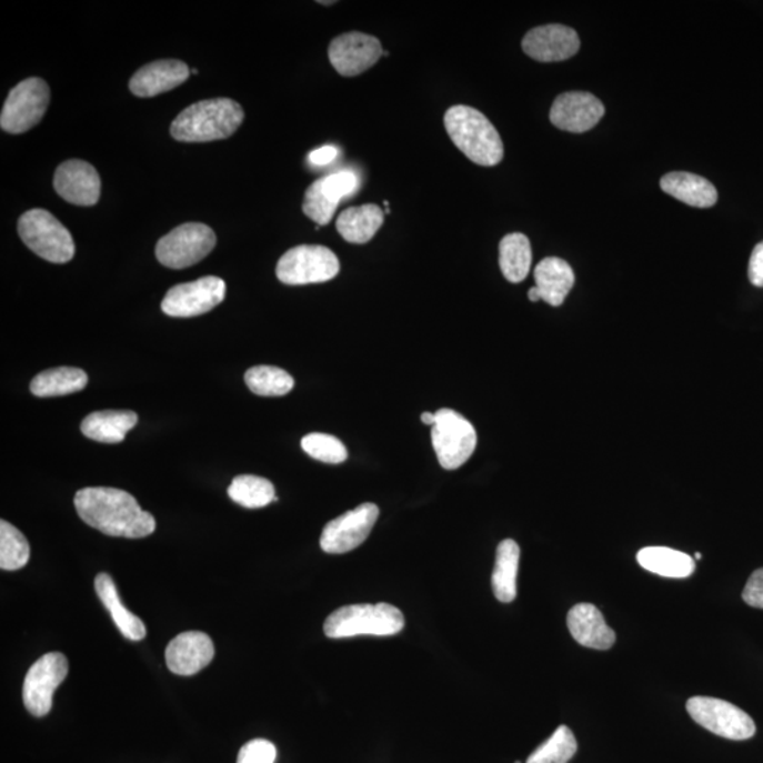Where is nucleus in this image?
Segmentation results:
<instances>
[{
	"instance_id": "1",
	"label": "nucleus",
	"mask_w": 763,
	"mask_h": 763,
	"mask_svg": "<svg viewBox=\"0 0 763 763\" xmlns=\"http://www.w3.org/2000/svg\"><path fill=\"white\" fill-rule=\"evenodd\" d=\"M74 505L82 521L108 536L142 539L155 531L152 513L117 488H84L77 492Z\"/></svg>"
},
{
	"instance_id": "2",
	"label": "nucleus",
	"mask_w": 763,
	"mask_h": 763,
	"mask_svg": "<svg viewBox=\"0 0 763 763\" xmlns=\"http://www.w3.org/2000/svg\"><path fill=\"white\" fill-rule=\"evenodd\" d=\"M245 112L230 98H215L185 108L171 123L170 133L179 142L205 143L232 137Z\"/></svg>"
},
{
	"instance_id": "3",
	"label": "nucleus",
	"mask_w": 763,
	"mask_h": 763,
	"mask_svg": "<svg viewBox=\"0 0 763 763\" xmlns=\"http://www.w3.org/2000/svg\"><path fill=\"white\" fill-rule=\"evenodd\" d=\"M444 124L455 147L471 162L485 165V168H492L502 162V139L484 113L471 107H451L445 112Z\"/></svg>"
},
{
	"instance_id": "4",
	"label": "nucleus",
	"mask_w": 763,
	"mask_h": 763,
	"mask_svg": "<svg viewBox=\"0 0 763 763\" xmlns=\"http://www.w3.org/2000/svg\"><path fill=\"white\" fill-rule=\"evenodd\" d=\"M404 628L401 610L386 602L341 606L327 618L324 633L331 640L360 635L392 636Z\"/></svg>"
},
{
	"instance_id": "5",
	"label": "nucleus",
	"mask_w": 763,
	"mask_h": 763,
	"mask_svg": "<svg viewBox=\"0 0 763 763\" xmlns=\"http://www.w3.org/2000/svg\"><path fill=\"white\" fill-rule=\"evenodd\" d=\"M19 237L38 257L51 263L70 262L76 254L71 233L49 211L34 209L24 212L18 224Z\"/></svg>"
},
{
	"instance_id": "6",
	"label": "nucleus",
	"mask_w": 763,
	"mask_h": 763,
	"mask_svg": "<svg viewBox=\"0 0 763 763\" xmlns=\"http://www.w3.org/2000/svg\"><path fill=\"white\" fill-rule=\"evenodd\" d=\"M432 428V443L444 470L453 471L464 465L476 449L474 425L455 410L440 409Z\"/></svg>"
},
{
	"instance_id": "7",
	"label": "nucleus",
	"mask_w": 763,
	"mask_h": 763,
	"mask_svg": "<svg viewBox=\"0 0 763 763\" xmlns=\"http://www.w3.org/2000/svg\"><path fill=\"white\" fill-rule=\"evenodd\" d=\"M215 245V232L209 225L187 222L158 242L155 258L165 268L185 269L209 257Z\"/></svg>"
},
{
	"instance_id": "8",
	"label": "nucleus",
	"mask_w": 763,
	"mask_h": 763,
	"mask_svg": "<svg viewBox=\"0 0 763 763\" xmlns=\"http://www.w3.org/2000/svg\"><path fill=\"white\" fill-rule=\"evenodd\" d=\"M340 273V261L331 249L300 245L285 252L277 267L280 282L289 285L324 283Z\"/></svg>"
},
{
	"instance_id": "9",
	"label": "nucleus",
	"mask_w": 763,
	"mask_h": 763,
	"mask_svg": "<svg viewBox=\"0 0 763 763\" xmlns=\"http://www.w3.org/2000/svg\"><path fill=\"white\" fill-rule=\"evenodd\" d=\"M50 103V88L41 78H28L9 92L0 116L4 132L19 134L30 131L43 119Z\"/></svg>"
},
{
	"instance_id": "10",
	"label": "nucleus",
	"mask_w": 763,
	"mask_h": 763,
	"mask_svg": "<svg viewBox=\"0 0 763 763\" xmlns=\"http://www.w3.org/2000/svg\"><path fill=\"white\" fill-rule=\"evenodd\" d=\"M690 717L719 736L726 740H750L756 733L751 715L725 700L714 697H692L686 704Z\"/></svg>"
},
{
	"instance_id": "11",
	"label": "nucleus",
	"mask_w": 763,
	"mask_h": 763,
	"mask_svg": "<svg viewBox=\"0 0 763 763\" xmlns=\"http://www.w3.org/2000/svg\"><path fill=\"white\" fill-rule=\"evenodd\" d=\"M69 674V661L60 652L46 653L29 669L23 683V703L34 717H44L53 707V695Z\"/></svg>"
},
{
	"instance_id": "12",
	"label": "nucleus",
	"mask_w": 763,
	"mask_h": 763,
	"mask_svg": "<svg viewBox=\"0 0 763 763\" xmlns=\"http://www.w3.org/2000/svg\"><path fill=\"white\" fill-rule=\"evenodd\" d=\"M227 284L217 277H205L195 282L174 285L164 295L162 310L170 317L189 319L209 313L225 299Z\"/></svg>"
},
{
	"instance_id": "13",
	"label": "nucleus",
	"mask_w": 763,
	"mask_h": 763,
	"mask_svg": "<svg viewBox=\"0 0 763 763\" xmlns=\"http://www.w3.org/2000/svg\"><path fill=\"white\" fill-rule=\"evenodd\" d=\"M379 518L375 503H362L325 524L320 546L329 554H344L361 546L370 536Z\"/></svg>"
},
{
	"instance_id": "14",
	"label": "nucleus",
	"mask_w": 763,
	"mask_h": 763,
	"mask_svg": "<svg viewBox=\"0 0 763 763\" xmlns=\"http://www.w3.org/2000/svg\"><path fill=\"white\" fill-rule=\"evenodd\" d=\"M358 190V178L350 170L327 175L314 181L305 191L303 212L317 222V225H329L341 200Z\"/></svg>"
},
{
	"instance_id": "15",
	"label": "nucleus",
	"mask_w": 763,
	"mask_h": 763,
	"mask_svg": "<svg viewBox=\"0 0 763 763\" xmlns=\"http://www.w3.org/2000/svg\"><path fill=\"white\" fill-rule=\"evenodd\" d=\"M383 56L382 44L373 36L351 31L331 41V66L342 77H357L370 70Z\"/></svg>"
},
{
	"instance_id": "16",
	"label": "nucleus",
	"mask_w": 763,
	"mask_h": 763,
	"mask_svg": "<svg viewBox=\"0 0 763 763\" xmlns=\"http://www.w3.org/2000/svg\"><path fill=\"white\" fill-rule=\"evenodd\" d=\"M605 107L590 92H565L555 98L550 121L555 128L571 133L591 131L604 117Z\"/></svg>"
},
{
	"instance_id": "17",
	"label": "nucleus",
	"mask_w": 763,
	"mask_h": 763,
	"mask_svg": "<svg viewBox=\"0 0 763 763\" xmlns=\"http://www.w3.org/2000/svg\"><path fill=\"white\" fill-rule=\"evenodd\" d=\"M54 189L70 204L92 207L101 197L100 174L90 163L69 160L57 168Z\"/></svg>"
},
{
	"instance_id": "18",
	"label": "nucleus",
	"mask_w": 763,
	"mask_h": 763,
	"mask_svg": "<svg viewBox=\"0 0 763 763\" xmlns=\"http://www.w3.org/2000/svg\"><path fill=\"white\" fill-rule=\"evenodd\" d=\"M522 49L531 59L540 62L564 61L579 53L580 39L575 30L568 26H540L524 36Z\"/></svg>"
},
{
	"instance_id": "19",
	"label": "nucleus",
	"mask_w": 763,
	"mask_h": 763,
	"mask_svg": "<svg viewBox=\"0 0 763 763\" xmlns=\"http://www.w3.org/2000/svg\"><path fill=\"white\" fill-rule=\"evenodd\" d=\"M215 647L204 632L180 633L165 649V663L171 673L179 676H193L209 666L214 659Z\"/></svg>"
},
{
	"instance_id": "20",
	"label": "nucleus",
	"mask_w": 763,
	"mask_h": 763,
	"mask_svg": "<svg viewBox=\"0 0 763 763\" xmlns=\"http://www.w3.org/2000/svg\"><path fill=\"white\" fill-rule=\"evenodd\" d=\"M190 69L180 60H158L149 62L134 72L129 90L139 98L158 97L169 92L189 80Z\"/></svg>"
},
{
	"instance_id": "21",
	"label": "nucleus",
	"mask_w": 763,
	"mask_h": 763,
	"mask_svg": "<svg viewBox=\"0 0 763 763\" xmlns=\"http://www.w3.org/2000/svg\"><path fill=\"white\" fill-rule=\"evenodd\" d=\"M568 626L581 646L606 651L614 646L615 632L606 625L602 612L593 604H578L570 610Z\"/></svg>"
},
{
	"instance_id": "22",
	"label": "nucleus",
	"mask_w": 763,
	"mask_h": 763,
	"mask_svg": "<svg viewBox=\"0 0 763 763\" xmlns=\"http://www.w3.org/2000/svg\"><path fill=\"white\" fill-rule=\"evenodd\" d=\"M137 423L138 414L131 410H103L88 414L82 420L81 432L98 443L118 444Z\"/></svg>"
},
{
	"instance_id": "23",
	"label": "nucleus",
	"mask_w": 763,
	"mask_h": 763,
	"mask_svg": "<svg viewBox=\"0 0 763 763\" xmlns=\"http://www.w3.org/2000/svg\"><path fill=\"white\" fill-rule=\"evenodd\" d=\"M661 187L664 193L695 209H710L719 200L717 190L707 179L684 171L663 175Z\"/></svg>"
},
{
	"instance_id": "24",
	"label": "nucleus",
	"mask_w": 763,
	"mask_h": 763,
	"mask_svg": "<svg viewBox=\"0 0 763 763\" xmlns=\"http://www.w3.org/2000/svg\"><path fill=\"white\" fill-rule=\"evenodd\" d=\"M534 280L540 298L553 308L564 303L575 283L573 269L560 258L543 259L534 269Z\"/></svg>"
},
{
	"instance_id": "25",
	"label": "nucleus",
	"mask_w": 763,
	"mask_h": 763,
	"mask_svg": "<svg viewBox=\"0 0 763 763\" xmlns=\"http://www.w3.org/2000/svg\"><path fill=\"white\" fill-rule=\"evenodd\" d=\"M96 591L98 596L111 614L113 622L121 631L122 635L129 641L139 642L147 637V626L139 616L122 604L121 596L118 594L117 585L111 575L101 573L96 579Z\"/></svg>"
},
{
	"instance_id": "26",
	"label": "nucleus",
	"mask_w": 763,
	"mask_h": 763,
	"mask_svg": "<svg viewBox=\"0 0 763 763\" xmlns=\"http://www.w3.org/2000/svg\"><path fill=\"white\" fill-rule=\"evenodd\" d=\"M385 220V212L375 204H365L348 209L337 220V231L347 242H370L377 232L381 230Z\"/></svg>"
},
{
	"instance_id": "27",
	"label": "nucleus",
	"mask_w": 763,
	"mask_h": 763,
	"mask_svg": "<svg viewBox=\"0 0 763 763\" xmlns=\"http://www.w3.org/2000/svg\"><path fill=\"white\" fill-rule=\"evenodd\" d=\"M521 549L515 540H502L496 549L494 573H492V590L498 601L512 602L518 595V570Z\"/></svg>"
},
{
	"instance_id": "28",
	"label": "nucleus",
	"mask_w": 763,
	"mask_h": 763,
	"mask_svg": "<svg viewBox=\"0 0 763 763\" xmlns=\"http://www.w3.org/2000/svg\"><path fill=\"white\" fill-rule=\"evenodd\" d=\"M636 559L643 569L661 578L686 579L695 570L694 560L689 554L669 548L642 549Z\"/></svg>"
},
{
	"instance_id": "29",
	"label": "nucleus",
	"mask_w": 763,
	"mask_h": 763,
	"mask_svg": "<svg viewBox=\"0 0 763 763\" xmlns=\"http://www.w3.org/2000/svg\"><path fill=\"white\" fill-rule=\"evenodd\" d=\"M87 385V373L80 368L61 367L34 377L30 383V391L34 396L54 398L80 392Z\"/></svg>"
},
{
	"instance_id": "30",
	"label": "nucleus",
	"mask_w": 763,
	"mask_h": 763,
	"mask_svg": "<svg viewBox=\"0 0 763 763\" xmlns=\"http://www.w3.org/2000/svg\"><path fill=\"white\" fill-rule=\"evenodd\" d=\"M500 267L511 283H521L532 267L531 241L523 233H509L500 243Z\"/></svg>"
},
{
	"instance_id": "31",
	"label": "nucleus",
	"mask_w": 763,
	"mask_h": 763,
	"mask_svg": "<svg viewBox=\"0 0 763 763\" xmlns=\"http://www.w3.org/2000/svg\"><path fill=\"white\" fill-rule=\"evenodd\" d=\"M228 495L238 505L249 509L264 508L278 501L272 482L257 475H238L228 488Z\"/></svg>"
},
{
	"instance_id": "32",
	"label": "nucleus",
	"mask_w": 763,
	"mask_h": 763,
	"mask_svg": "<svg viewBox=\"0 0 763 763\" xmlns=\"http://www.w3.org/2000/svg\"><path fill=\"white\" fill-rule=\"evenodd\" d=\"M249 389L259 396H284L292 392L294 379L290 373L277 367H253L245 373Z\"/></svg>"
},
{
	"instance_id": "33",
	"label": "nucleus",
	"mask_w": 763,
	"mask_h": 763,
	"mask_svg": "<svg viewBox=\"0 0 763 763\" xmlns=\"http://www.w3.org/2000/svg\"><path fill=\"white\" fill-rule=\"evenodd\" d=\"M29 559L30 546L24 534L7 521L0 522V568L20 570L29 563Z\"/></svg>"
},
{
	"instance_id": "34",
	"label": "nucleus",
	"mask_w": 763,
	"mask_h": 763,
	"mask_svg": "<svg viewBox=\"0 0 763 763\" xmlns=\"http://www.w3.org/2000/svg\"><path fill=\"white\" fill-rule=\"evenodd\" d=\"M579 750L578 740L569 726L560 725L553 735L528 757L526 763H569Z\"/></svg>"
},
{
	"instance_id": "35",
	"label": "nucleus",
	"mask_w": 763,
	"mask_h": 763,
	"mask_svg": "<svg viewBox=\"0 0 763 763\" xmlns=\"http://www.w3.org/2000/svg\"><path fill=\"white\" fill-rule=\"evenodd\" d=\"M301 449L311 459L327 464H341L348 459V451L341 440L324 433H311L301 440Z\"/></svg>"
},
{
	"instance_id": "36",
	"label": "nucleus",
	"mask_w": 763,
	"mask_h": 763,
	"mask_svg": "<svg viewBox=\"0 0 763 763\" xmlns=\"http://www.w3.org/2000/svg\"><path fill=\"white\" fill-rule=\"evenodd\" d=\"M277 756V746L272 742L253 740L242 746L237 763H274Z\"/></svg>"
},
{
	"instance_id": "37",
	"label": "nucleus",
	"mask_w": 763,
	"mask_h": 763,
	"mask_svg": "<svg viewBox=\"0 0 763 763\" xmlns=\"http://www.w3.org/2000/svg\"><path fill=\"white\" fill-rule=\"evenodd\" d=\"M742 600L754 609L763 610V569H757L752 573L742 593Z\"/></svg>"
},
{
	"instance_id": "38",
	"label": "nucleus",
	"mask_w": 763,
	"mask_h": 763,
	"mask_svg": "<svg viewBox=\"0 0 763 763\" xmlns=\"http://www.w3.org/2000/svg\"><path fill=\"white\" fill-rule=\"evenodd\" d=\"M750 282L756 288H763V241L752 251L749 268Z\"/></svg>"
},
{
	"instance_id": "39",
	"label": "nucleus",
	"mask_w": 763,
	"mask_h": 763,
	"mask_svg": "<svg viewBox=\"0 0 763 763\" xmlns=\"http://www.w3.org/2000/svg\"><path fill=\"white\" fill-rule=\"evenodd\" d=\"M337 155H339V149L334 147H324L310 153L309 160L311 164L314 165H327L334 162Z\"/></svg>"
},
{
	"instance_id": "40",
	"label": "nucleus",
	"mask_w": 763,
	"mask_h": 763,
	"mask_svg": "<svg viewBox=\"0 0 763 763\" xmlns=\"http://www.w3.org/2000/svg\"><path fill=\"white\" fill-rule=\"evenodd\" d=\"M435 419H438V418H435V413L425 412L422 414V422L425 425H432V428H433V425L435 423Z\"/></svg>"
},
{
	"instance_id": "41",
	"label": "nucleus",
	"mask_w": 763,
	"mask_h": 763,
	"mask_svg": "<svg viewBox=\"0 0 763 763\" xmlns=\"http://www.w3.org/2000/svg\"><path fill=\"white\" fill-rule=\"evenodd\" d=\"M528 295H529V300L533 301V303H536V301L542 300V298H540V293H539L536 285H534V288L529 290Z\"/></svg>"
},
{
	"instance_id": "42",
	"label": "nucleus",
	"mask_w": 763,
	"mask_h": 763,
	"mask_svg": "<svg viewBox=\"0 0 763 763\" xmlns=\"http://www.w3.org/2000/svg\"><path fill=\"white\" fill-rule=\"evenodd\" d=\"M702 558H703L702 553L695 554V559H702Z\"/></svg>"
},
{
	"instance_id": "43",
	"label": "nucleus",
	"mask_w": 763,
	"mask_h": 763,
	"mask_svg": "<svg viewBox=\"0 0 763 763\" xmlns=\"http://www.w3.org/2000/svg\"><path fill=\"white\" fill-rule=\"evenodd\" d=\"M319 3H321V4H332V3H334V2H319Z\"/></svg>"
}]
</instances>
